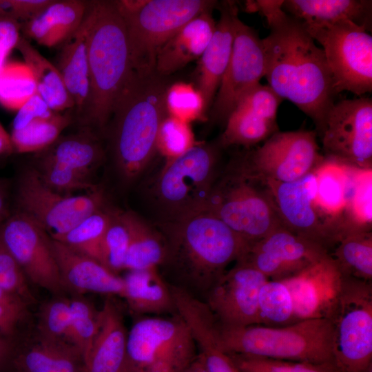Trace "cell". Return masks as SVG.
Listing matches in <instances>:
<instances>
[{
    "label": "cell",
    "instance_id": "9f6ffc18",
    "mask_svg": "<svg viewBox=\"0 0 372 372\" xmlns=\"http://www.w3.org/2000/svg\"><path fill=\"white\" fill-rule=\"evenodd\" d=\"M14 152L10 135L0 123V156H8Z\"/></svg>",
    "mask_w": 372,
    "mask_h": 372
},
{
    "label": "cell",
    "instance_id": "91938a15",
    "mask_svg": "<svg viewBox=\"0 0 372 372\" xmlns=\"http://www.w3.org/2000/svg\"><path fill=\"white\" fill-rule=\"evenodd\" d=\"M364 372H372V364L370 365Z\"/></svg>",
    "mask_w": 372,
    "mask_h": 372
},
{
    "label": "cell",
    "instance_id": "603a6c76",
    "mask_svg": "<svg viewBox=\"0 0 372 372\" xmlns=\"http://www.w3.org/2000/svg\"><path fill=\"white\" fill-rule=\"evenodd\" d=\"M94 17V1L77 30L59 47L54 64L74 104L78 121L86 110L90 94L87 37Z\"/></svg>",
    "mask_w": 372,
    "mask_h": 372
},
{
    "label": "cell",
    "instance_id": "bcb514c9",
    "mask_svg": "<svg viewBox=\"0 0 372 372\" xmlns=\"http://www.w3.org/2000/svg\"><path fill=\"white\" fill-rule=\"evenodd\" d=\"M70 312L74 344L83 363L96 333L99 311L87 301L76 298L70 300Z\"/></svg>",
    "mask_w": 372,
    "mask_h": 372
},
{
    "label": "cell",
    "instance_id": "5b68a950",
    "mask_svg": "<svg viewBox=\"0 0 372 372\" xmlns=\"http://www.w3.org/2000/svg\"><path fill=\"white\" fill-rule=\"evenodd\" d=\"M218 328L222 349L227 354L312 363L334 362L333 327L326 318L304 320L282 327L258 324L223 327L218 324Z\"/></svg>",
    "mask_w": 372,
    "mask_h": 372
},
{
    "label": "cell",
    "instance_id": "11a10c76",
    "mask_svg": "<svg viewBox=\"0 0 372 372\" xmlns=\"http://www.w3.org/2000/svg\"><path fill=\"white\" fill-rule=\"evenodd\" d=\"M10 216L8 205V186L0 180V226Z\"/></svg>",
    "mask_w": 372,
    "mask_h": 372
},
{
    "label": "cell",
    "instance_id": "8992f818",
    "mask_svg": "<svg viewBox=\"0 0 372 372\" xmlns=\"http://www.w3.org/2000/svg\"><path fill=\"white\" fill-rule=\"evenodd\" d=\"M218 145L196 143L180 156L166 160L149 196L158 216L156 223L202 210L220 172Z\"/></svg>",
    "mask_w": 372,
    "mask_h": 372
},
{
    "label": "cell",
    "instance_id": "9c48e42d",
    "mask_svg": "<svg viewBox=\"0 0 372 372\" xmlns=\"http://www.w3.org/2000/svg\"><path fill=\"white\" fill-rule=\"evenodd\" d=\"M198 355L191 333L178 313L142 318L127 333L125 372H181Z\"/></svg>",
    "mask_w": 372,
    "mask_h": 372
},
{
    "label": "cell",
    "instance_id": "277c9868",
    "mask_svg": "<svg viewBox=\"0 0 372 372\" xmlns=\"http://www.w3.org/2000/svg\"><path fill=\"white\" fill-rule=\"evenodd\" d=\"M94 4L87 37L90 94L79 122L102 135L134 71L125 24L115 1L96 0Z\"/></svg>",
    "mask_w": 372,
    "mask_h": 372
},
{
    "label": "cell",
    "instance_id": "6f0895ef",
    "mask_svg": "<svg viewBox=\"0 0 372 372\" xmlns=\"http://www.w3.org/2000/svg\"><path fill=\"white\" fill-rule=\"evenodd\" d=\"M8 338L0 335V368L8 361L11 355L12 347Z\"/></svg>",
    "mask_w": 372,
    "mask_h": 372
},
{
    "label": "cell",
    "instance_id": "b9f144b4",
    "mask_svg": "<svg viewBox=\"0 0 372 372\" xmlns=\"http://www.w3.org/2000/svg\"><path fill=\"white\" fill-rule=\"evenodd\" d=\"M238 372H340L334 362L312 363L230 353Z\"/></svg>",
    "mask_w": 372,
    "mask_h": 372
},
{
    "label": "cell",
    "instance_id": "7bdbcfd3",
    "mask_svg": "<svg viewBox=\"0 0 372 372\" xmlns=\"http://www.w3.org/2000/svg\"><path fill=\"white\" fill-rule=\"evenodd\" d=\"M165 107L168 115L190 123L205 118L207 110L204 98L192 83L177 82L167 87Z\"/></svg>",
    "mask_w": 372,
    "mask_h": 372
},
{
    "label": "cell",
    "instance_id": "52a82bcc",
    "mask_svg": "<svg viewBox=\"0 0 372 372\" xmlns=\"http://www.w3.org/2000/svg\"><path fill=\"white\" fill-rule=\"evenodd\" d=\"M202 210L251 244L282 225L264 182L229 165L216 180Z\"/></svg>",
    "mask_w": 372,
    "mask_h": 372
},
{
    "label": "cell",
    "instance_id": "d4e9b609",
    "mask_svg": "<svg viewBox=\"0 0 372 372\" xmlns=\"http://www.w3.org/2000/svg\"><path fill=\"white\" fill-rule=\"evenodd\" d=\"M127 333L122 314L107 299L99 311L98 327L83 361L85 372H125Z\"/></svg>",
    "mask_w": 372,
    "mask_h": 372
},
{
    "label": "cell",
    "instance_id": "e0dca14e",
    "mask_svg": "<svg viewBox=\"0 0 372 372\" xmlns=\"http://www.w3.org/2000/svg\"><path fill=\"white\" fill-rule=\"evenodd\" d=\"M265 74L262 39L237 17L231 58L211 107L212 121L225 123L240 99L258 85Z\"/></svg>",
    "mask_w": 372,
    "mask_h": 372
},
{
    "label": "cell",
    "instance_id": "f1b7e54d",
    "mask_svg": "<svg viewBox=\"0 0 372 372\" xmlns=\"http://www.w3.org/2000/svg\"><path fill=\"white\" fill-rule=\"evenodd\" d=\"M100 135L88 127H81L78 132L61 135L51 145L34 153V158L56 163L91 176L106 156Z\"/></svg>",
    "mask_w": 372,
    "mask_h": 372
},
{
    "label": "cell",
    "instance_id": "f5cc1de1",
    "mask_svg": "<svg viewBox=\"0 0 372 372\" xmlns=\"http://www.w3.org/2000/svg\"><path fill=\"white\" fill-rule=\"evenodd\" d=\"M201 359L207 372H238L232 360L224 351Z\"/></svg>",
    "mask_w": 372,
    "mask_h": 372
},
{
    "label": "cell",
    "instance_id": "6da1fadb",
    "mask_svg": "<svg viewBox=\"0 0 372 372\" xmlns=\"http://www.w3.org/2000/svg\"><path fill=\"white\" fill-rule=\"evenodd\" d=\"M283 1H256L270 32L262 39L268 86L309 116L317 136L324 129L338 94L324 51L303 23L282 9Z\"/></svg>",
    "mask_w": 372,
    "mask_h": 372
},
{
    "label": "cell",
    "instance_id": "2e32d148",
    "mask_svg": "<svg viewBox=\"0 0 372 372\" xmlns=\"http://www.w3.org/2000/svg\"><path fill=\"white\" fill-rule=\"evenodd\" d=\"M0 242L33 283L53 293L65 289L48 233L17 211L0 226Z\"/></svg>",
    "mask_w": 372,
    "mask_h": 372
},
{
    "label": "cell",
    "instance_id": "f6af8a7d",
    "mask_svg": "<svg viewBox=\"0 0 372 372\" xmlns=\"http://www.w3.org/2000/svg\"><path fill=\"white\" fill-rule=\"evenodd\" d=\"M197 142L190 123L167 115L162 121L156 140V149L166 160L176 158Z\"/></svg>",
    "mask_w": 372,
    "mask_h": 372
},
{
    "label": "cell",
    "instance_id": "cb8c5ba5",
    "mask_svg": "<svg viewBox=\"0 0 372 372\" xmlns=\"http://www.w3.org/2000/svg\"><path fill=\"white\" fill-rule=\"evenodd\" d=\"M52 245L65 288L79 293L94 292L123 297V278L97 260L74 251L58 240L52 238Z\"/></svg>",
    "mask_w": 372,
    "mask_h": 372
},
{
    "label": "cell",
    "instance_id": "8d00e7d4",
    "mask_svg": "<svg viewBox=\"0 0 372 372\" xmlns=\"http://www.w3.org/2000/svg\"><path fill=\"white\" fill-rule=\"evenodd\" d=\"M112 210L105 207L90 214L69 231L54 240L101 263L102 241Z\"/></svg>",
    "mask_w": 372,
    "mask_h": 372
},
{
    "label": "cell",
    "instance_id": "f907efd6",
    "mask_svg": "<svg viewBox=\"0 0 372 372\" xmlns=\"http://www.w3.org/2000/svg\"><path fill=\"white\" fill-rule=\"evenodd\" d=\"M20 37V25L17 22L0 17V52L6 55L16 47Z\"/></svg>",
    "mask_w": 372,
    "mask_h": 372
},
{
    "label": "cell",
    "instance_id": "9a60e30c",
    "mask_svg": "<svg viewBox=\"0 0 372 372\" xmlns=\"http://www.w3.org/2000/svg\"><path fill=\"white\" fill-rule=\"evenodd\" d=\"M264 183L283 227L322 245L329 251L334 248L339 233L317 204L315 171L291 182Z\"/></svg>",
    "mask_w": 372,
    "mask_h": 372
},
{
    "label": "cell",
    "instance_id": "d6a6232c",
    "mask_svg": "<svg viewBox=\"0 0 372 372\" xmlns=\"http://www.w3.org/2000/svg\"><path fill=\"white\" fill-rule=\"evenodd\" d=\"M130 236L125 269L158 268L165 255V244L158 229L136 213L124 211Z\"/></svg>",
    "mask_w": 372,
    "mask_h": 372
},
{
    "label": "cell",
    "instance_id": "f35d334b",
    "mask_svg": "<svg viewBox=\"0 0 372 372\" xmlns=\"http://www.w3.org/2000/svg\"><path fill=\"white\" fill-rule=\"evenodd\" d=\"M39 327L42 339L81 355L73 338L70 300L56 299L45 305L40 314Z\"/></svg>",
    "mask_w": 372,
    "mask_h": 372
},
{
    "label": "cell",
    "instance_id": "d6986e66",
    "mask_svg": "<svg viewBox=\"0 0 372 372\" xmlns=\"http://www.w3.org/2000/svg\"><path fill=\"white\" fill-rule=\"evenodd\" d=\"M269 279L239 260L220 277L204 298L218 324L240 327L258 324V298Z\"/></svg>",
    "mask_w": 372,
    "mask_h": 372
},
{
    "label": "cell",
    "instance_id": "ffe728a7",
    "mask_svg": "<svg viewBox=\"0 0 372 372\" xmlns=\"http://www.w3.org/2000/svg\"><path fill=\"white\" fill-rule=\"evenodd\" d=\"M282 99L268 85L259 83L238 101L225 122L219 144L250 147L278 132L277 112Z\"/></svg>",
    "mask_w": 372,
    "mask_h": 372
},
{
    "label": "cell",
    "instance_id": "30bf717a",
    "mask_svg": "<svg viewBox=\"0 0 372 372\" xmlns=\"http://www.w3.org/2000/svg\"><path fill=\"white\" fill-rule=\"evenodd\" d=\"M218 4L212 0H148L137 11L121 15L133 71L141 75L153 73L163 45L187 22Z\"/></svg>",
    "mask_w": 372,
    "mask_h": 372
},
{
    "label": "cell",
    "instance_id": "1f68e13d",
    "mask_svg": "<svg viewBox=\"0 0 372 372\" xmlns=\"http://www.w3.org/2000/svg\"><path fill=\"white\" fill-rule=\"evenodd\" d=\"M15 48L20 52L25 64L32 73L36 92L50 108L56 112L74 110L73 100L55 65L21 35Z\"/></svg>",
    "mask_w": 372,
    "mask_h": 372
},
{
    "label": "cell",
    "instance_id": "f546056e",
    "mask_svg": "<svg viewBox=\"0 0 372 372\" xmlns=\"http://www.w3.org/2000/svg\"><path fill=\"white\" fill-rule=\"evenodd\" d=\"M358 170L327 158L315 170L317 204L340 235L344 231L345 213Z\"/></svg>",
    "mask_w": 372,
    "mask_h": 372
},
{
    "label": "cell",
    "instance_id": "484cf974",
    "mask_svg": "<svg viewBox=\"0 0 372 372\" xmlns=\"http://www.w3.org/2000/svg\"><path fill=\"white\" fill-rule=\"evenodd\" d=\"M212 10H206L180 28L157 54L154 72L168 77L189 63L199 59L215 30Z\"/></svg>",
    "mask_w": 372,
    "mask_h": 372
},
{
    "label": "cell",
    "instance_id": "83f0119b",
    "mask_svg": "<svg viewBox=\"0 0 372 372\" xmlns=\"http://www.w3.org/2000/svg\"><path fill=\"white\" fill-rule=\"evenodd\" d=\"M282 9L307 28H322L341 21H350L371 28L370 0H287Z\"/></svg>",
    "mask_w": 372,
    "mask_h": 372
},
{
    "label": "cell",
    "instance_id": "680465c9",
    "mask_svg": "<svg viewBox=\"0 0 372 372\" xmlns=\"http://www.w3.org/2000/svg\"><path fill=\"white\" fill-rule=\"evenodd\" d=\"M181 372H207L201 358L198 355L196 359Z\"/></svg>",
    "mask_w": 372,
    "mask_h": 372
},
{
    "label": "cell",
    "instance_id": "c3c4849f",
    "mask_svg": "<svg viewBox=\"0 0 372 372\" xmlns=\"http://www.w3.org/2000/svg\"><path fill=\"white\" fill-rule=\"evenodd\" d=\"M52 0H0V17L19 25L36 17Z\"/></svg>",
    "mask_w": 372,
    "mask_h": 372
},
{
    "label": "cell",
    "instance_id": "db71d44e",
    "mask_svg": "<svg viewBox=\"0 0 372 372\" xmlns=\"http://www.w3.org/2000/svg\"><path fill=\"white\" fill-rule=\"evenodd\" d=\"M0 304L12 308L25 311L28 304L20 298L11 294L0 288Z\"/></svg>",
    "mask_w": 372,
    "mask_h": 372
},
{
    "label": "cell",
    "instance_id": "ba28073f",
    "mask_svg": "<svg viewBox=\"0 0 372 372\" xmlns=\"http://www.w3.org/2000/svg\"><path fill=\"white\" fill-rule=\"evenodd\" d=\"M325 318L333 327V355L340 372H364L372 364L371 282L342 276Z\"/></svg>",
    "mask_w": 372,
    "mask_h": 372
},
{
    "label": "cell",
    "instance_id": "d590c367",
    "mask_svg": "<svg viewBox=\"0 0 372 372\" xmlns=\"http://www.w3.org/2000/svg\"><path fill=\"white\" fill-rule=\"evenodd\" d=\"M72 110L65 114L56 112L50 118L35 120L20 130H12L14 152L36 153L51 145L72 123Z\"/></svg>",
    "mask_w": 372,
    "mask_h": 372
},
{
    "label": "cell",
    "instance_id": "7c38bea8",
    "mask_svg": "<svg viewBox=\"0 0 372 372\" xmlns=\"http://www.w3.org/2000/svg\"><path fill=\"white\" fill-rule=\"evenodd\" d=\"M315 131L277 132L235 163L262 182H291L315 171L324 161Z\"/></svg>",
    "mask_w": 372,
    "mask_h": 372
},
{
    "label": "cell",
    "instance_id": "ac0fdd59",
    "mask_svg": "<svg viewBox=\"0 0 372 372\" xmlns=\"http://www.w3.org/2000/svg\"><path fill=\"white\" fill-rule=\"evenodd\" d=\"M322 245L297 235L282 225L249 245L242 260L269 280H283L329 255Z\"/></svg>",
    "mask_w": 372,
    "mask_h": 372
},
{
    "label": "cell",
    "instance_id": "60d3db41",
    "mask_svg": "<svg viewBox=\"0 0 372 372\" xmlns=\"http://www.w3.org/2000/svg\"><path fill=\"white\" fill-rule=\"evenodd\" d=\"M36 92V85L28 66L7 65L0 70V103L8 109L19 110Z\"/></svg>",
    "mask_w": 372,
    "mask_h": 372
},
{
    "label": "cell",
    "instance_id": "5bb4252c",
    "mask_svg": "<svg viewBox=\"0 0 372 372\" xmlns=\"http://www.w3.org/2000/svg\"><path fill=\"white\" fill-rule=\"evenodd\" d=\"M327 158L352 168H372V99L335 102L320 135Z\"/></svg>",
    "mask_w": 372,
    "mask_h": 372
},
{
    "label": "cell",
    "instance_id": "4fadbf2b",
    "mask_svg": "<svg viewBox=\"0 0 372 372\" xmlns=\"http://www.w3.org/2000/svg\"><path fill=\"white\" fill-rule=\"evenodd\" d=\"M305 28L322 47L338 94L371 92L372 37L365 27L341 21L322 28Z\"/></svg>",
    "mask_w": 372,
    "mask_h": 372
},
{
    "label": "cell",
    "instance_id": "7a4b0ae2",
    "mask_svg": "<svg viewBox=\"0 0 372 372\" xmlns=\"http://www.w3.org/2000/svg\"><path fill=\"white\" fill-rule=\"evenodd\" d=\"M165 244L158 268L170 285L204 300L227 267L245 254L249 243L212 214L199 210L155 223Z\"/></svg>",
    "mask_w": 372,
    "mask_h": 372
},
{
    "label": "cell",
    "instance_id": "ab89813d",
    "mask_svg": "<svg viewBox=\"0 0 372 372\" xmlns=\"http://www.w3.org/2000/svg\"><path fill=\"white\" fill-rule=\"evenodd\" d=\"M130 236L123 211L112 210L101 245V263L118 274L125 269Z\"/></svg>",
    "mask_w": 372,
    "mask_h": 372
},
{
    "label": "cell",
    "instance_id": "44dd1931",
    "mask_svg": "<svg viewBox=\"0 0 372 372\" xmlns=\"http://www.w3.org/2000/svg\"><path fill=\"white\" fill-rule=\"evenodd\" d=\"M342 276L330 254L282 281L287 287L296 320L325 318L338 293Z\"/></svg>",
    "mask_w": 372,
    "mask_h": 372
},
{
    "label": "cell",
    "instance_id": "7dc6e473",
    "mask_svg": "<svg viewBox=\"0 0 372 372\" xmlns=\"http://www.w3.org/2000/svg\"><path fill=\"white\" fill-rule=\"evenodd\" d=\"M26 278L19 265L0 242V288L27 304L34 302Z\"/></svg>",
    "mask_w": 372,
    "mask_h": 372
},
{
    "label": "cell",
    "instance_id": "e575fe53",
    "mask_svg": "<svg viewBox=\"0 0 372 372\" xmlns=\"http://www.w3.org/2000/svg\"><path fill=\"white\" fill-rule=\"evenodd\" d=\"M81 355L41 338L15 360L19 372H78Z\"/></svg>",
    "mask_w": 372,
    "mask_h": 372
},
{
    "label": "cell",
    "instance_id": "836d02e7",
    "mask_svg": "<svg viewBox=\"0 0 372 372\" xmlns=\"http://www.w3.org/2000/svg\"><path fill=\"white\" fill-rule=\"evenodd\" d=\"M330 256L342 276L371 282V231L355 230L343 233Z\"/></svg>",
    "mask_w": 372,
    "mask_h": 372
},
{
    "label": "cell",
    "instance_id": "4dcf8cb0",
    "mask_svg": "<svg viewBox=\"0 0 372 372\" xmlns=\"http://www.w3.org/2000/svg\"><path fill=\"white\" fill-rule=\"evenodd\" d=\"M123 279V298L135 313H177L169 285L158 268L129 271Z\"/></svg>",
    "mask_w": 372,
    "mask_h": 372
},
{
    "label": "cell",
    "instance_id": "7402d4cb",
    "mask_svg": "<svg viewBox=\"0 0 372 372\" xmlns=\"http://www.w3.org/2000/svg\"><path fill=\"white\" fill-rule=\"evenodd\" d=\"M219 4L220 18L213 35L199 59L197 85L205 103L211 108L223 74L229 64L234 39L238 8L235 1H223Z\"/></svg>",
    "mask_w": 372,
    "mask_h": 372
},
{
    "label": "cell",
    "instance_id": "816d5d0a",
    "mask_svg": "<svg viewBox=\"0 0 372 372\" xmlns=\"http://www.w3.org/2000/svg\"><path fill=\"white\" fill-rule=\"evenodd\" d=\"M25 311L0 304V335H12Z\"/></svg>",
    "mask_w": 372,
    "mask_h": 372
},
{
    "label": "cell",
    "instance_id": "ee69618b",
    "mask_svg": "<svg viewBox=\"0 0 372 372\" xmlns=\"http://www.w3.org/2000/svg\"><path fill=\"white\" fill-rule=\"evenodd\" d=\"M33 167L42 182L50 189L59 193L76 190L93 191L98 188L91 176L68 167L44 161L34 160Z\"/></svg>",
    "mask_w": 372,
    "mask_h": 372
},
{
    "label": "cell",
    "instance_id": "74e56055",
    "mask_svg": "<svg viewBox=\"0 0 372 372\" xmlns=\"http://www.w3.org/2000/svg\"><path fill=\"white\" fill-rule=\"evenodd\" d=\"M290 293L280 280H268L258 298V325L282 327L297 322Z\"/></svg>",
    "mask_w": 372,
    "mask_h": 372
},
{
    "label": "cell",
    "instance_id": "681fc988",
    "mask_svg": "<svg viewBox=\"0 0 372 372\" xmlns=\"http://www.w3.org/2000/svg\"><path fill=\"white\" fill-rule=\"evenodd\" d=\"M56 112L35 92L18 110L12 121V130H20L35 120L50 118Z\"/></svg>",
    "mask_w": 372,
    "mask_h": 372
},
{
    "label": "cell",
    "instance_id": "4316f807",
    "mask_svg": "<svg viewBox=\"0 0 372 372\" xmlns=\"http://www.w3.org/2000/svg\"><path fill=\"white\" fill-rule=\"evenodd\" d=\"M90 2L52 0L36 17L20 25L21 36L45 47H58L79 28Z\"/></svg>",
    "mask_w": 372,
    "mask_h": 372
},
{
    "label": "cell",
    "instance_id": "3957f363",
    "mask_svg": "<svg viewBox=\"0 0 372 372\" xmlns=\"http://www.w3.org/2000/svg\"><path fill=\"white\" fill-rule=\"evenodd\" d=\"M169 85L167 77L155 72L147 75L134 72L114 106L104 133L114 170L124 186L142 176L157 152L159 127L167 115Z\"/></svg>",
    "mask_w": 372,
    "mask_h": 372
},
{
    "label": "cell",
    "instance_id": "8fae6325",
    "mask_svg": "<svg viewBox=\"0 0 372 372\" xmlns=\"http://www.w3.org/2000/svg\"><path fill=\"white\" fill-rule=\"evenodd\" d=\"M16 202L19 211L55 239L90 214L106 207L105 196L99 187L86 194L70 196L45 185L34 167L23 170L18 180Z\"/></svg>",
    "mask_w": 372,
    "mask_h": 372
}]
</instances>
